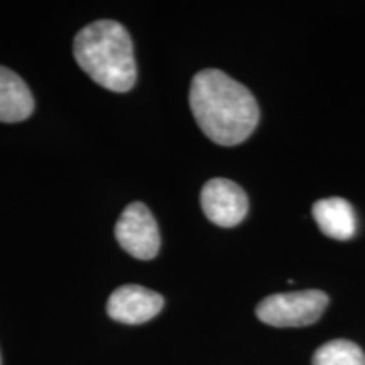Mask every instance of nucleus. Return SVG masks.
Instances as JSON below:
<instances>
[{
	"instance_id": "1",
	"label": "nucleus",
	"mask_w": 365,
	"mask_h": 365,
	"mask_svg": "<svg viewBox=\"0 0 365 365\" xmlns=\"http://www.w3.org/2000/svg\"><path fill=\"white\" fill-rule=\"evenodd\" d=\"M190 107L203 134L220 145L247 140L259 124V107L247 86L220 70L196 73Z\"/></svg>"
},
{
	"instance_id": "2",
	"label": "nucleus",
	"mask_w": 365,
	"mask_h": 365,
	"mask_svg": "<svg viewBox=\"0 0 365 365\" xmlns=\"http://www.w3.org/2000/svg\"><path fill=\"white\" fill-rule=\"evenodd\" d=\"M73 53L78 66L95 83L124 93L135 85L137 66L129 31L120 22H91L76 34Z\"/></svg>"
},
{
	"instance_id": "3",
	"label": "nucleus",
	"mask_w": 365,
	"mask_h": 365,
	"mask_svg": "<svg viewBox=\"0 0 365 365\" xmlns=\"http://www.w3.org/2000/svg\"><path fill=\"white\" fill-rule=\"evenodd\" d=\"M328 307V296L319 289L271 294L255 308L262 323L271 327H308L318 322Z\"/></svg>"
},
{
	"instance_id": "4",
	"label": "nucleus",
	"mask_w": 365,
	"mask_h": 365,
	"mask_svg": "<svg viewBox=\"0 0 365 365\" xmlns=\"http://www.w3.org/2000/svg\"><path fill=\"white\" fill-rule=\"evenodd\" d=\"M115 239L127 254L139 261L154 259L161 247L156 218L140 202L130 203L124 210L115 225Z\"/></svg>"
},
{
	"instance_id": "5",
	"label": "nucleus",
	"mask_w": 365,
	"mask_h": 365,
	"mask_svg": "<svg viewBox=\"0 0 365 365\" xmlns=\"http://www.w3.org/2000/svg\"><path fill=\"white\" fill-rule=\"evenodd\" d=\"M203 213L218 227H235L244 220L249 212V200L239 185L225 178H213L203 186Z\"/></svg>"
},
{
	"instance_id": "6",
	"label": "nucleus",
	"mask_w": 365,
	"mask_h": 365,
	"mask_svg": "<svg viewBox=\"0 0 365 365\" xmlns=\"http://www.w3.org/2000/svg\"><path fill=\"white\" fill-rule=\"evenodd\" d=\"M164 298L148 287L127 284L117 287L107 303V313L112 319L125 325H140L161 313Z\"/></svg>"
},
{
	"instance_id": "7",
	"label": "nucleus",
	"mask_w": 365,
	"mask_h": 365,
	"mask_svg": "<svg viewBox=\"0 0 365 365\" xmlns=\"http://www.w3.org/2000/svg\"><path fill=\"white\" fill-rule=\"evenodd\" d=\"M34 112V97L17 73L0 66V122L16 124Z\"/></svg>"
},
{
	"instance_id": "8",
	"label": "nucleus",
	"mask_w": 365,
	"mask_h": 365,
	"mask_svg": "<svg viewBox=\"0 0 365 365\" xmlns=\"http://www.w3.org/2000/svg\"><path fill=\"white\" fill-rule=\"evenodd\" d=\"M313 217L323 234L336 240H349L357 230L355 212L346 200L340 196L319 200L313 205Z\"/></svg>"
},
{
	"instance_id": "9",
	"label": "nucleus",
	"mask_w": 365,
	"mask_h": 365,
	"mask_svg": "<svg viewBox=\"0 0 365 365\" xmlns=\"http://www.w3.org/2000/svg\"><path fill=\"white\" fill-rule=\"evenodd\" d=\"M313 365H365V354L350 340H331L313 355Z\"/></svg>"
}]
</instances>
